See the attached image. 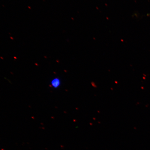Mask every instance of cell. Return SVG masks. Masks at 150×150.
<instances>
[{
  "label": "cell",
  "instance_id": "cell-1",
  "mask_svg": "<svg viewBox=\"0 0 150 150\" xmlns=\"http://www.w3.org/2000/svg\"><path fill=\"white\" fill-rule=\"evenodd\" d=\"M60 80L58 78H55L52 79L51 82V84L52 87L57 88L61 85Z\"/></svg>",
  "mask_w": 150,
  "mask_h": 150
},
{
  "label": "cell",
  "instance_id": "cell-2",
  "mask_svg": "<svg viewBox=\"0 0 150 150\" xmlns=\"http://www.w3.org/2000/svg\"></svg>",
  "mask_w": 150,
  "mask_h": 150
}]
</instances>
